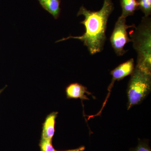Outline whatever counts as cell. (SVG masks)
I'll use <instances>...</instances> for the list:
<instances>
[{
    "label": "cell",
    "mask_w": 151,
    "mask_h": 151,
    "mask_svg": "<svg viewBox=\"0 0 151 151\" xmlns=\"http://www.w3.org/2000/svg\"><path fill=\"white\" fill-rule=\"evenodd\" d=\"M114 9L112 0H104L102 8L97 12H92L81 6L77 16L84 17V20L81 24L84 25L85 32L79 36H70L63 38L56 42L70 39L78 40L83 42L91 55L101 52L103 50L106 40V31L108 19Z\"/></svg>",
    "instance_id": "6da1fadb"
},
{
    "label": "cell",
    "mask_w": 151,
    "mask_h": 151,
    "mask_svg": "<svg viewBox=\"0 0 151 151\" xmlns=\"http://www.w3.org/2000/svg\"><path fill=\"white\" fill-rule=\"evenodd\" d=\"M130 33V38L137 54L136 68L151 74V19L144 17Z\"/></svg>",
    "instance_id": "7a4b0ae2"
},
{
    "label": "cell",
    "mask_w": 151,
    "mask_h": 151,
    "mask_svg": "<svg viewBox=\"0 0 151 151\" xmlns=\"http://www.w3.org/2000/svg\"><path fill=\"white\" fill-rule=\"evenodd\" d=\"M151 89V74L135 67L127 89L128 110L142 103L150 94Z\"/></svg>",
    "instance_id": "3957f363"
},
{
    "label": "cell",
    "mask_w": 151,
    "mask_h": 151,
    "mask_svg": "<svg viewBox=\"0 0 151 151\" xmlns=\"http://www.w3.org/2000/svg\"><path fill=\"white\" fill-rule=\"evenodd\" d=\"M127 18L120 16L115 24L114 29L110 38L111 44L116 55L119 56H123L127 51L124 50L125 45L131 42V39L127 33V29L135 28L134 24L127 25Z\"/></svg>",
    "instance_id": "277c9868"
},
{
    "label": "cell",
    "mask_w": 151,
    "mask_h": 151,
    "mask_svg": "<svg viewBox=\"0 0 151 151\" xmlns=\"http://www.w3.org/2000/svg\"><path fill=\"white\" fill-rule=\"evenodd\" d=\"M134 68V58H131L112 70L111 72L112 76V81L109 86V90H111L115 81H121L126 76L131 75Z\"/></svg>",
    "instance_id": "5b68a950"
},
{
    "label": "cell",
    "mask_w": 151,
    "mask_h": 151,
    "mask_svg": "<svg viewBox=\"0 0 151 151\" xmlns=\"http://www.w3.org/2000/svg\"><path fill=\"white\" fill-rule=\"evenodd\" d=\"M65 93L68 99H80L81 100H89L87 95L92 94L86 87L77 83L69 84L65 89Z\"/></svg>",
    "instance_id": "8992f818"
},
{
    "label": "cell",
    "mask_w": 151,
    "mask_h": 151,
    "mask_svg": "<svg viewBox=\"0 0 151 151\" xmlns=\"http://www.w3.org/2000/svg\"><path fill=\"white\" fill-rule=\"evenodd\" d=\"M58 113L53 112L47 116L42 126L41 137L52 139L55 132V120Z\"/></svg>",
    "instance_id": "52a82bcc"
},
{
    "label": "cell",
    "mask_w": 151,
    "mask_h": 151,
    "mask_svg": "<svg viewBox=\"0 0 151 151\" xmlns=\"http://www.w3.org/2000/svg\"><path fill=\"white\" fill-rule=\"evenodd\" d=\"M122 8V14L121 16L127 18L133 15L138 9L137 1L136 0H120Z\"/></svg>",
    "instance_id": "ba28073f"
},
{
    "label": "cell",
    "mask_w": 151,
    "mask_h": 151,
    "mask_svg": "<svg viewBox=\"0 0 151 151\" xmlns=\"http://www.w3.org/2000/svg\"><path fill=\"white\" fill-rule=\"evenodd\" d=\"M40 3L45 9L52 15L55 18H58L60 12V0H46L40 1Z\"/></svg>",
    "instance_id": "9c48e42d"
},
{
    "label": "cell",
    "mask_w": 151,
    "mask_h": 151,
    "mask_svg": "<svg viewBox=\"0 0 151 151\" xmlns=\"http://www.w3.org/2000/svg\"><path fill=\"white\" fill-rule=\"evenodd\" d=\"M138 9L145 14V17H150L151 14V0H138Z\"/></svg>",
    "instance_id": "30bf717a"
},
{
    "label": "cell",
    "mask_w": 151,
    "mask_h": 151,
    "mask_svg": "<svg viewBox=\"0 0 151 151\" xmlns=\"http://www.w3.org/2000/svg\"><path fill=\"white\" fill-rule=\"evenodd\" d=\"M40 151H55L52 145V139L41 137L39 144Z\"/></svg>",
    "instance_id": "8fae6325"
},
{
    "label": "cell",
    "mask_w": 151,
    "mask_h": 151,
    "mask_svg": "<svg viewBox=\"0 0 151 151\" xmlns=\"http://www.w3.org/2000/svg\"><path fill=\"white\" fill-rule=\"evenodd\" d=\"M131 151H151L148 142L146 141H139L137 146L132 149Z\"/></svg>",
    "instance_id": "7c38bea8"
},
{
    "label": "cell",
    "mask_w": 151,
    "mask_h": 151,
    "mask_svg": "<svg viewBox=\"0 0 151 151\" xmlns=\"http://www.w3.org/2000/svg\"><path fill=\"white\" fill-rule=\"evenodd\" d=\"M85 149V147L84 146H81L77 148L73 149V150H68L62 151H84Z\"/></svg>",
    "instance_id": "4fadbf2b"
},
{
    "label": "cell",
    "mask_w": 151,
    "mask_h": 151,
    "mask_svg": "<svg viewBox=\"0 0 151 151\" xmlns=\"http://www.w3.org/2000/svg\"><path fill=\"white\" fill-rule=\"evenodd\" d=\"M5 88H3L2 89H0V94H1V93L3 92V91H4V89Z\"/></svg>",
    "instance_id": "5bb4252c"
},
{
    "label": "cell",
    "mask_w": 151,
    "mask_h": 151,
    "mask_svg": "<svg viewBox=\"0 0 151 151\" xmlns=\"http://www.w3.org/2000/svg\"><path fill=\"white\" fill-rule=\"evenodd\" d=\"M38 1H46V0H38Z\"/></svg>",
    "instance_id": "9a60e30c"
}]
</instances>
